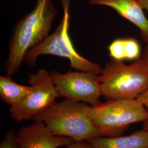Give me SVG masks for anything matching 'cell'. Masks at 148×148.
<instances>
[{"label":"cell","instance_id":"obj_1","mask_svg":"<svg viewBox=\"0 0 148 148\" xmlns=\"http://www.w3.org/2000/svg\"><path fill=\"white\" fill-rule=\"evenodd\" d=\"M53 1L36 0L34 8L16 24L5 64L7 75L16 74L27 52L49 36L58 14Z\"/></svg>","mask_w":148,"mask_h":148},{"label":"cell","instance_id":"obj_2","mask_svg":"<svg viewBox=\"0 0 148 148\" xmlns=\"http://www.w3.org/2000/svg\"><path fill=\"white\" fill-rule=\"evenodd\" d=\"M91 106L65 99L56 103L34 118L42 121L53 134L69 138L74 142L89 141L101 136L90 117Z\"/></svg>","mask_w":148,"mask_h":148},{"label":"cell","instance_id":"obj_3","mask_svg":"<svg viewBox=\"0 0 148 148\" xmlns=\"http://www.w3.org/2000/svg\"><path fill=\"white\" fill-rule=\"evenodd\" d=\"M59 1L63 7V16L58 26L42 42L27 52L24 62L29 66H34L39 57L52 55L69 59L72 69L99 75L103 69L98 64L80 55L75 49L70 39L69 30L71 0Z\"/></svg>","mask_w":148,"mask_h":148},{"label":"cell","instance_id":"obj_4","mask_svg":"<svg viewBox=\"0 0 148 148\" xmlns=\"http://www.w3.org/2000/svg\"><path fill=\"white\" fill-rule=\"evenodd\" d=\"M98 78L108 99H137L148 87V69L142 58L130 65L112 59Z\"/></svg>","mask_w":148,"mask_h":148},{"label":"cell","instance_id":"obj_5","mask_svg":"<svg viewBox=\"0 0 148 148\" xmlns=\"http://www.w3.org/2000/svg\"><path fill=\"white\" fill-rule=\"evenodd\" d=\"M90 117L101 136H121L133 123L148 120V110L137 99H108L91 106Z\"/></svg>","mask_w":148,"mask_h":148},{"label":"cell","instance_id":"obj_6","mask_svg":"<svg viewBox=\"0 0 148 148\" xmlns=\"http://www.w3.org/2000/svg\"><path fill=\"white\" fill-rule=\"evenodd\" d=\"M28 82L31 87L29 93L23 101L9 109L11 118L17 122L34 119L53 106L60 97L51 74L46 69L29 75Z\"/></svg>","mask_w":148,"mask_h":148},{"label":"cell","instance_id":"obj_7","mask_svg":"<svg viewBox=\"0 0 148 148\" xmlns=\"http://www.w3.org/2000/svg\"><path fill=\"white\" fill-rule=\"evenodd\" d=\"M50 74L60 97L90 106L99 102L102 93L98 75L82 71L62 74L54 70Z\"/></svg>","mask_w":148,"mask_h":148},{"label":"cell","instance_id":"obj_8","mask_svg":"<svg viewBox=\"0 0 148 148\" xmlns=\"http://www.w3.org/2000/svg\"><path fill=\"white\" fill-rule=\"evenodd\" d=\"M16 139L19 148H58L67 147L74 142L69 138L53 134L40 120L21 128Z\"/></svg>","mask_w":148,"mask_h":148},{"label":"cell","instance_id":"obj_9","mask_svg":"<svg viewBox=\"0 0 148 148\" xmlns=\"http://www.w3.org/2000/svg\"><path fill=\"white\" fill-rule=\"evenodd\" d=\"M89 3L112 8L137 27L143 39L148 43V19L139 0H89Z\"/></svg>","mask_w":148,"mask_h":148},{"label":"cell","instance_id":"obj_10","mask_svg":"<svg viewBox=\"0 0 148 148\" xmlns=\"http://www.w3.org/2000/svg\"><path fill=\"white\" fill-rule=\"evenodd\" d=\"M88 142L94 148H148V131L143 129L125 136H100Z\"/></svg>","mask_w":148,"mask_h":148},{"label":"cell","instance_id":"obj_11","mask_svg":"<svg viewBox=\"0 0 148 148\" xmlns=\"http://www.w3.org/2000/svg\"><path fill=\"white\" fill-rule=\"evenodd\" d=\"M30 86L18 84L14 82L12 76H0V97L5 103L15 106L24 99L30 90Z\"/></svg>","mask_w":148,"mask_h":148},{"label":"cell","instance_id":"obj_12","mask_svg":"<svg viewBox=\"0 0 148 148\" xmlns=\"http://www.w3.org/2000/svg\"><path fill=\"white\" fill-rule=\"evenodd\" d=\"M125 60L136 61L140 58L141 49L137 40L134 38H123Z\"/></svg>","mask_w":148,"mask_h":148},{"label":"cell","instance_id":"obj_13","mask_svg":"<svg viewBox=\"0 0 148 148\" xmlns=\"http://www.w3.org/2000/svg\"><path fill=\"white\" fill-rule=\"evenodd\" d=\"M109 56L113 60L123 61L125 60L123 38L115 39L108 47Z\"/></svg>","mask_w":148,"mask_h":148},{"label":"cell","instance_id":"obj_14","mask_svg":"<svg viewBox=\"0 0 148 148\" xmlns=\"http://www.w3.org/2000/svg\"><path fill=\"white\" fill-rule=\"evenodd\" d=\"M0 148H19L16 139V134L13 130H10L0 144Z\"/></svg>","mask_w":148,"mask_h":148},{"label":"cell","instance_id":"obj_15","mask_svg":"<svg viewBox=\"0 0 148 148\" xmlns=\"http://www.w3.org/2000/svg\"><path fill=\"white\" fill-rule=\"evenodd\" d=\"M64 148H94L88 141L74 142Z\"/></svg>","mask_w":148,"mask_h":148},{"label":"cell","instance_id":"obj_16","mask_svg":"<svg viewBox=\"0 0 148 148\" xmlns=\"http://www.w3.org/2000/svg\"><path fill=\"white\" fill-rule=\"evenodd\" d=\"M137 99L148 110V87L140 95H139Z\"/></svg>","mask_w":148,"mask_h":148},{"label":"cell","instance_id":"obj_17","mask_svg":"<svg viewBox=\"0 0 148 148\" xmlns=\"http://www.w3.org/2000/svg\"><path fill=\"white\" fill-rule=\"evenodd\" d=\"M142 59L144 60V62L145 63V65H146V66H147V68L148 69V43L147 47V49L145 50V52L144 53V54L143 56Z\"/></svg>","mask_w":148,"mask_h":148},{"label":"cell","instance_id":"obj_18","mask_svg":"<svg viewBox=\"0 0 148 148\" xmlns=\"http://www.w3.org/2000/svg\"><path fill=\"white\" fill-rule=\"evenodd\" d=\"M144 10L148 11V0H139Z\"/></svg>","mask_w":148,"mask_h":148},{"label":"cell","instance_id":"obj_19","mask_svg":"<svg viewBox=\"0 0 148 148\" xmlns=\"http://www.w3.org/2000/svg\"><path fill=\"white\" fill-rule=\"evenodd\" d=\"M143 123H144V125H143L144 128H143V129H144V130H147V131H148V120H147L146 121L143 122Z\"/></svg>","mask_w":148,"mask_h":148}]
</instances>
